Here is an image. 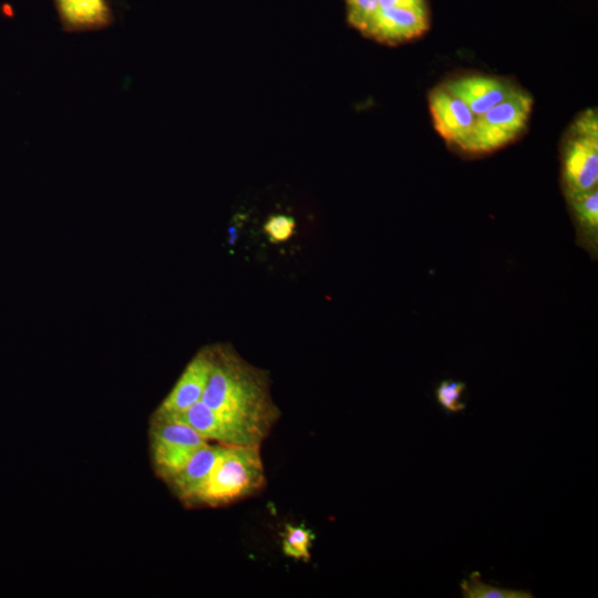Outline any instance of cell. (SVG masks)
Masks as SVG:
<instances>
[{"mask_svg":"<svg viewBox=\"0 0 598 598\" xmlns=\"http://www.w3.org/2000/svg\"><path fill=\"white\" fill-rule=\"evenodd\" d=\"M213 357V346L198 351L188 362L155 414L181 413L200 401L212 371Z\"/></svg>","mask_w":598,"mask_h":598,"instance_id":"7","label":"cell"},{"mask_svg":"<svg viewBox=\"0 0 598 598\" xmlns=\"http://www.w3.org/2000/svg\"><path fill=\"white\" fill-rule=\"evenodd\" d=\"M561 179L565 195L598 186V121L596 111L584 112L570 127L563 147Z\"/></svg>","mask_w":598,"mask_h":598,"instance_id":"4","label":"cell"},{"mask_svg":"<svg viewBox=\"0 0 598 598\" xmlns=\"http://www.w3.org/2000/svg\"><path fill=\"white\" fill-rule=\"evenodd\" d=\"M533 107L532 96L517 89L511 96L476 116L466 141L467 153H488L515 140L525 128Z\"/></svg>","mask_w":598,"mask_h":598,"instance_id":"3","label":"cell"},{"mask_svg":"<svg viewBox=\"0 0 598 598\" xmlns=\"http://www.w3.org/2000/svg\"><path fill=\"white\" fill-rule=\"evenodd\" d=\"M225 445L206 444L200 447L167 482L176 496L186 504H194V501L203 485L210 475Z\"/></svg>","mask_w":598,"mask_h":598,"instance_id":"11","label":"cell"},{"mask_svg":"<svg viewBox=\"0 0 598 598\" xmlns=\"http://www.w3.org/2000/svg\"><path fill=\"white\" fill-rule=\"evenodd\" d=\"M460 588L464 598H533L529 590L498 588L481 580V574L474 571L464 579Z\"/></svg>","mask_w":598,"mask_h":598,"instance_id":"14","label":"cell"},{"mask_svg":"<svg viewBox=\"0 0 598 598\" xmlns=\"http://www.w3.org/2000/svg\"><path fill=\"white\" fill-rule=\"evenodd\" d=\"M209 442L189 425L154 415L151 451L156 474L168 481Z\"/></svg>","mask_w":598,"mask_h":598,"instance_id":"5","label":"cell"},{"mask_svg":"<svg viewBox=\"0 0 598 598\" xmlns=\"http://www.w3.org/2000/svg\"><path fill=\"white\" fill-rule=\"evenodd\" d=\"M213 353L212 371L200 401L265 440L280 416L267 373L247 362L230 344H215Z\"/></svg>","mask_w":598,"mask_h":598,"instance_id":"1","label":"cell"},{"mask_svg":"<svg viewBox=\"0 0 598 598\" xmlns=\"http://www.w3.org/2000/svg\"><path fill=\"white\" fill-rule=\"evenodd\" d=\"M566 199L576 223L578 243L590 254L597 252L598 241V187L567 195Z\"/></svg>","mask_w":598,"mask_h":598,"instance_id":"13","label":"cell"},{"mask_svg":"<svg viewBox=\"0 0 598 598\" xmlns=\"http://www.w3.org/2000/svg\"><path fill=\"white\" fill-rule=\"evenodd\" d=\"M443 86L460 97L478 116L511 96L517 87L506 80L488 75L461 76Z\"/></svg>","mask_w":598,"mask_h":598,"instance_id":"10","label":"cell"},{"mask_svg":"<svg viewBox=\"0 0 598 598\" xmlns=\"http://www.w3.org/2000/svg\"><path fill=\"white\" fill-rule=\"evenodd\" d=\"M426 7L425 0H379V10Z\"/></svg>","mask_w":598,"mask_h":598,"instance_id":"19","label":"cell"},{"mask_svg":"<svg viewBox=\"0 0 598 598\" xmlns=\"http://www.w3.org/2000/svg\"><path fill=\"white\" fill-rule=\"evenodd\" d=\"M348 21L363 34L379 10V0H346Z\"/></svg>","mask_w":598,"mask_h":598,"instance_id":"17","label":"cell"},{"mask_svg":"<svg viewBox=\"0 0 598 598\" xmlns=\"http://www.w3.org/2000/svg\"><path fill=\"white\" fill-rule=\"evenodd\" d=\"M155 415L183 422L193 427L208 442H215L226 446H260L264 441L251 430L220 416L202 401H198L181 413Z\"/></svg>","mask_w":598,"mask_h":598,"instance_id":"6","label":"cell"},{"mask_svg":"<svg viewBox=\"0 0 598 598\" xmlns=\"http://www.w3.org/2000/svg\"><path fill=\"white\" fill-rule=\"evenodd\" d=\"M58 14L66 31H92L112 22L107 0H54Z\"/></svg>","mask_w":598,"mask_h":598,"instance_id":"12","label":"cell"},{"mask_svg":"<svg viewBox=\"0 0 598 598\" xmlns=\"http://www.w3.org/2000/svg\"><path fill=\"white\" fill-rule=\"evenodd\" d=\"M466 384L462 381L443 380L435 389V398L439 404L447 412L457 413L466 409L461 401Z\"/></svg>","mask_w":598,"mask_h":598,"instance_id":"16","label":"cell"},{"mask_svg":"<svg viewBox=\"0 0 598 598\" xmlns=\"http://www.w3.org/2000/svg\"><path fill=\"white\" fill-rule=\"evenodd\" d=\"M296 220L285 214L271 215L262 226V231L271 244L288 241L295 234Z\"/></svg>","mask_w":598,"mask_h":598,"instance_id":"18","label":"cell"},{"mask_svg":"<svg viewBox=\"0 0 598 598\" xmlns=\"http://www.w3.org/2000/svg\"><path fill=\"white\" fill-rule=\"evenodd\" d=\"M427 27L426 7L390 8L378 10L365 35L379 42L396 44L420 37Z\"/></svg>","mask_w":598,"mask_h":598,"instance_id":"9","label":"cell"},{"mask_svg":"<svg viewBox=\"0 0 598 598\" xmlns=\"http://www.w3.org/2000/svg\"><path fill=\"white\" fill-rule=\"evenodd\" d=\"M429 106L437 133L446 142L461 147L474 125V113L443 85L430 92Z\"/></svg>","mask_w":598,"mask_h":598,"instance_id":"8","label":"cell"},{"mask_svg":"<svg viewBox=\"0 0 598 598\" xmlns=\"http://www.w3.org/2000/svg\"><path fill=\"white\" fill-rule=\"evenodd\" d=\"M260 446H224L194 504L227 505L254 495L265 485Z\"/></svg>","mask_w":598,"mask_h":598,"instance_id":"2","label":"cell"},{"mask_svg":"<svg viewBox=\"0 0 598 598\" xmlns=\"http://www.w3.org/2000/svg\"><path fill=\"white\" fill-rule=\"evenodd\" d=\"M280 535L282 551L286 556L305 561L310 559V547L315 536L309 529L287 524Z\"/></svg>","mask_w":598,"mask_h":598,"instance_id":"15","label":"cell"}]
</instances>
